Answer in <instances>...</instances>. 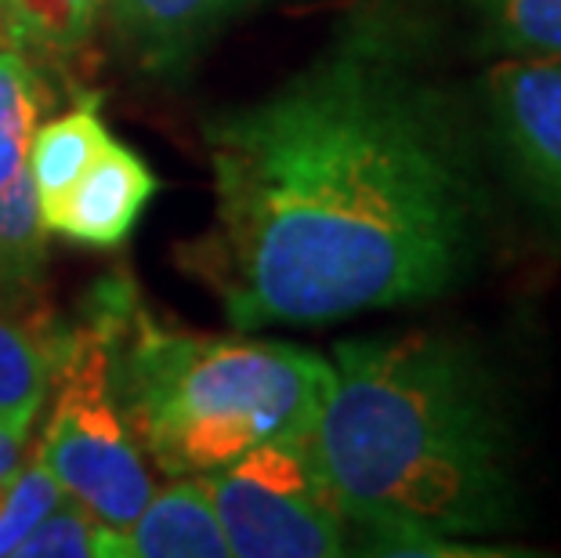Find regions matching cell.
<instances>
[{
    "mask_svg": "<svg viewBox=\"0 0 561 558\" xmlns=\"http://www.w3.org/2000/svg\"><path fill=\"white\" fill-rule=\"evenodd\" d=\"M210 229L178 247L236 330L449 298L493 240L474 88L427 0H366L301 69L203 121Z\"/></svg>",
    "mask_w": 561,
    "mask_h": 558,
    "instance_id": "6da1fadb",
    "label": "cell"
},
{
    "mask_svg": "<svg viewBox=\"0 0 561 558\" xmlns=\"http://www.w3.org/2000/svg\"><path fill=\"white\" fill-rule=\"evenodd\" d=\"M312 446L348 529L377 555L474 548L522 522L525 449L496 363L463 334L396 330L333 349Z\"/></svg>",
    "mask_w": 561,
    "mask_h": 558,
    "instance_id": "7a4b0ae2",
    "label": "cell"
},
{
    "mask_svg": "<svg viewBox=\"0 0 561 558\" xmlns=\"http://www.w3.org/2000/svg\"><path fill=\"white\" fill-rule=\"evenodd\" d=\"M88 305L110 327L127 429L167 479L207 475L261 443L312 432L327 407L333 366L312 349L163 327L130 280H102Z\"/></svg>",
    "mask_w": 561,
    "mask_h": 558,
    "instance_id": "3957f363",
    "label": "cell"
},
{
    "mask_svg": "<svg viewBox=\"0 0 561 558\" xmlns=\"http://www.w3.org/2000/svg\"><path fill=\"white\" fill-rule=\"evenodd\" d=\"M51 413L37 457L102 526L127 529L152 497V471L113 391V344L88 305L80 323H55Z\"/></svg>",
    "mask_w": 561,
    "mask_h": 558,
    "instance_id": "277c9868",
    "label": "cell"
},
{
    "mask_svg": "<svg viewBox=\"0 0 561 558\" xmlns=\"http://www.w3.org/2000/svg\"><path fill=\"white\" fill-rule=\"evenodd\" d=\"M236 558H333L352 544L348 519L319 468L312 432L283 435L203 475Z\"/></svg>",
    "mask_w": 561,
    "mask_h": 558,
    "instance_id": "5b68a950",
    "label": "cell"
},
{
    "mask_svg": "<svg viewBox=\"0 0 561 558\" xmlns=\"http://www.w3.org/2000/svg\"><path fill=\"white\" fill-rule=\"evenodd\" d=\"M474 99L496 174L561 243V58H496Z\"/></svg>",
    "mask_w": 561,
    "mask_h": 558,
    "instance_id": "8992f818",
    "label": "cell"
},
{
    "mask_svg": "<svg viewBox=\"0 0 561 558\" xmlns=\"http://www.w3.org/2000/svg\"><path fill=\"white\" fill-rule=\"evenodd\" d=\"M44 84L26 55L0 47V305H30L47 272V232L30 171Z\"/></svg>",
    "mask_w": 561,
    "mask_h": 558,
    "instance_id": "52a82bcc",
    "label": "cell"
},
{
    "mask_svg": "<svg viewBox=\"0 0 561 558\" xmlns=\"http://www.w3.org/2000/svg\"><path fill=\"white\" fill-rule=\"evenodd\" d=\"M157 193L160 178L149 171V163L124 141L110 138L73 189L51 210H44L41 221L47 232L91 251H116L135 232Z\"/></svg>",
    "mask_w": 561,
    "mask_h": 558,
    "instance_id": "ba28073f",
    "label": "cell"
},
{
    "mask_svg": "<svg viewBox=\"0 0 561 558\" xmlns=\"http://www.w3.org/2000/svg\"><path fill=\"white\" fill-rule=\"evenodd\" d=\"M240 0H105V22L141 73L174 77L207 47Z\"/></svg>",
    "mask_w": 561,
    "mask_h": 558,
    "instance_id": "9c48e42d",
    "label": "cell"
},
{
    "mask_svg": "<svg viewBox=\"0 0 561 558\" xmlns=\"http://www.w3.org/2000/svg\"><path fill=\"white\" fill-rule=\"evenodd\" d=\"M130 558H225L232 555L203 475H185L152 490L138 519L124 529Z\"/></svg>",
    "mask_w": 561,
    "mask_h": 558,
    "instance_id": "30bf717a",
    "label": "cell"
},
{
    "mask_svg": "<svg viewBox=\"0 0 561 558\" xmlns=\"http://www.w3.org/2000/svg\"><path fill=\"white\" fill-rule=\"evenodd\" d=\"M110 127L102 121V94L83 91L62 116L51 124H37L30 141V171L37 185L41 215L51 210L77 178L88 171V163L99 157V149L110 141Z\"/></svg>",
    "mask_w": 561,
    "mask_h": 558,
    "instance_id": "8fae6325",
    "label": "cell"
},
{
    "mask_svg": "<svg viewBox=\"0 0 561 558\" xmlns=\"http://www.w3.org/2000/svg\"><path fill=\"white\" fill-rule=\"evenodd\" d=\"M55 323H22L0 316V429L30 439L51 391Z\"/></svg>",
    "mask_w": 561,
    "mask_h": 558,
    "instance_id": "7c38bea8",
    "label": "cell"
},
{
    "mask_svg": "<svg viewBox=\"0 0 561 558\" xmlns=\"http://www.w3.org/2000/svg\"><path fill=\"white\" fill-rule=\"evenodd\" d=\"M105 0H0V30L26 58H69L99 30Z\"/></svg>",
    "mask_w": 561,
    "mask_h": 558,
    "instance_id": "4fadbf2b",
    "label": "cell"
},
{
    "mask_svg": "<svg viewBox=\"0 0 561 558\" xmlns=\"http://www.w3.org/2000/svg\"><path fill=\"white\" fill-rule=\"evenodd\" d=\"M482 55L561 58V0H460Z\"/></svg>",
    "mask_w": 561,
    "mask_h": 558,
    "instance_id": "5bb4252c",
    "label": "cell"
},
{
    "mask_svg": "<svg viewBox=\"0 0 561 558\" xmlns=\"http://www.w3.org/2000/svg\"><path fill=\"white\" fill-rule=\"evenodd\" d=\"M11 555L22 558H80V555H127V540L121 529L102 526L88 508L77 504L73 497H66L55 512H47L26 537L19 540V548Z\"/></svg>",
    "mask_w": 561,
    "mask_h": 558,
    "instance_id": "9a60e30c",
    "label": "cell"
},
{
    "mask_svg": "<svg viewBox=\"0 0 561 558\" xmlns=\"http://www.w3.org/2000/svg\"><path fill=\"white\" fill-rule=\"evenodd\" d=\"M66 497L69 493L62 490V482L47 471L41 457L22 460V468L15 471V479H11L8 501L0 508V555L15 551L19 540L26 537L47 512H55Z\"/></svg>",
    "mask_w": 561,
    "mask_h": 558,
    "instance_id": "2e32d148",
    "label": "cell"
},
{
    "mask_svg": "<svg viewBox=\"0 0 561 558\" xmlns=\"http://www.w3.org/2000/svg\"><path fill=\"white\" fill-rule=\"evenodd\" d=\"M22 446H26V439L11 435L8 429H0V475H15L22 468Z\"/></svg>",
    "mask_w": 561,
    "mask_h": 558,
    "instance_id": "e0dca14e",
    "label": "cell"
},
{
    "mask_svg": "<svg viewBox=\"0 0 561 558\" xmlns=\"http://www.w3.org/2000/svg\"><path fill=\"white\" fill-rule=\"evenodd\" d=\"M11 479H15V475H0V508H4V501H8V490H11Z\"/></svg>",
    "mask_w": 561,
    "mask_h": 558,
    "instance_id": "ac0fdd59",
    "label": "cell"
},
{
    "mask_svg": "<svg viewBox=\"0 0 561 558\" xmlns=\"http://www.w3.org/2000/svg\"><path fill=\"white\" fill-rule=\"evenodd\" d=\"M240 4H254V0H240Z\"/></svg>",
    "mask_w": 561,
    "mask_h": 558,
    "instance_id": "d6986e66",
    "label": "cell"
}]
</instances>
